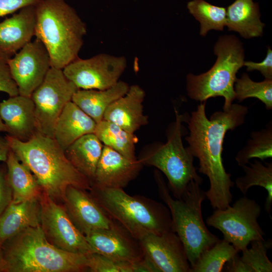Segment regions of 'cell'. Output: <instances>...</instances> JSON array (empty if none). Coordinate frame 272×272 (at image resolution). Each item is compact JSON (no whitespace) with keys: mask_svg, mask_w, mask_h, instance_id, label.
Masks as SVG:
<instances>
[{"mask_svg":"<svg viewBox=\"0 0 272 272\" xmlns=\"http://www.w3.org/2000/svg\"><path fill=\"white\" fill-rule=\"evenodd\" d=\"M261 212L255 200L244 195L232 206L215 209L206 223L220 231L224 240L241 251L251 241L264 239L265 233L257 221Z\"/></svg>","mask_w":272,"mask_h":272,"instance_id":"9","label":"cell"},{"mask_svg":"<svg viewBox=\"0 0 272 272\" xmlns=\"http://www.w3.org/2000/svg\"><path fill=\"white\" fill-rule=\"evenodd\" d=\"M231 244L219 240L211 247L202 252L190 272H220L225 263L239 253Z\"/></svg>","mask_w":272,"mask_h":272,"instance_id":"31","label":"cell"},{"mask_svg":"<svg viewBox=\"0 0 272 272\" xmlns=\"http://www.w3.org/2000/svg\"><path fill=\"white\" fill-rule=\"evenodd\" d=\"M2 262V246H0V271H1Z\"/></svg>","mask_w":272,"mask_h":272,"instance_id":"41","label":"cell"},{"mask_svg":"<svg viewBox=\"0 0 272 272\" xmlns=\"http://www.w3.org/2000/svg\"><path fill=\"white\" fill-rule=\"evenodd\" d=\"M41 202V226L51 243L63 250L85 255L95 253L66 211L51 197Z\"/></svg>","mask_w":272,"mask_h":272,"instance_id":"12","label":"cell"},{"mask_svg":"<svg viewBox=\"0 0 272 272\" xmlns=\"http://www.w3.org/2000/svg\"><path fill=\"white\" fill-rule=\"evenodd\" d=\"M263 164L255 159L253 163L241 166L245 174L237 177L234 184L242 193L245 195L248 189L253 186H259L267 191V196L264 208L270 216L272 203V162H265Z\"/></svg>","mask_w":272,"mask_h":272,"instance_id":"28","label":"cell"},{"mask_svg":"<svg viewBox=\"0 0 272 272\" xmlns=\"http://www.w3.org/2000/svg\"><path fill=\"white\" fill-rule=\"evenodd\" d=\"M5 137L11 150L30 169L49 197H63L69 186L91 189L90 181L73 165L53 138L39 133L27 141L9 134Z\"/></svg>","mask_w":272,"mask_h":272,"instance_id":"2","label":"cell"},{"mask_svg":"<svg viewBox=\"0 0 272 272\" xmlns=\"http://www.w3.org/2000/svg\"><path fill=\"white\" fill-rule=\"evenodd\" d=\"M0 132H6L8 133V129L4 122L3 121L0 115Z\"/></svg>","mask_w":272,"mask_h":272,"instance_id":"40","label":"cell"},{"mask_svg":"<svg viewBox=\"0 0 272 272\" xmlns=\"http://www.w3.org/2000/svg\"><path fill=\"white\" fill-rule=\"evenodd\" d=\"M234 87L235 99L239 102L253 97L262 102L267 110L272 109V79L256 82L247 74L243 73L240 78L236 79Z\"/></svg>","mask_w":272,"mask_h":272,"instance_id":"33","label":"cell"},{"mask_svg":"<svg viewBox=\"0 0 272 272\" xmlns=\"http://www.w3.org/2000/svg\"><path fill=\"white\" fill-rule=\"evenodd\" d=\"M63 197L67 214L84 235L93 231L110 229L116 222L93 196L87 194L84 189L69 186Z\"/></svg>","mask_w":272,"mask_h":272,"instance_id":"15","label":"cell"},{"mask_svg":"<svg viewBox=\"0 0 272 272\" xmlns=\"http://www.w3.org/2000/svg\"><path fill=\"white\" fill-rule=\"evenodd\" d=\"M78 89L65 77L62 69L50 67L43 82L31 96L39 133L53 138L58 117Z\"/></svg>","mask_w":272,"mask_h":272,"instance_id":"10","label":"cell"},{"mask_svg":"<svg viewBox=\"0 0 272 272\" xmlns=\"http://www.w3.org/2000/svg\"><path fill=\"white\" fill-rule=\"evenodd\" d=\"M91 189L108 214L137 240L150 234L174 231L170 212L163 203L141 195H130L122 188L92 186Z\"/></svg>","mask_w":272,"mask_h":272,"instance_id":"5","label":"cell"},{"mask_svg":"<svg viewBox=\"0 0 272 272\" xmlns=\"http://www.w3.org/2000/svg\"><path fill=\"white\" fill-rule=\"evenodd\" d=\"M7 176L12 191V200L19 202L38 197L41 187L30 169L10 150L6 161Z\"/></svg>","mask_w":272,"mask_h":272,"instance_id":"26","label":"cell"},{"mask_svg":"<svg viewBox=\"0 0 272 272\" xmlns=\"http://www.w3.org/2000/svg\"><path fill=\"white\" fill-rule=\"evenodd\" d=\"M175 120L167 130V141L157 143L139 158L143 165L154 166L163 173L168 188L175 198H180L192 180L201 184L203 179L193 164L194 157L184 148L182 137L188 134L182 124L189 116L179 114L174 108Z\"/></svg>","mask_w":272,"mask_h":272,"instance_id":"8","label":"cell"},{"mask_svg":"<svg viewBox=\"0 0 272 272\" xmlns=\"http://www.w3.org/2000/svg\"><path fill=\"white\" fill-rule=\"evenodd\" d=\"M145 92L138 85L129 87L127 92L113 102L106 109L103 119L117 124L132 133L148 123L144 114Z\"/></svg>","mask_w":272,"mask_h":272,"instance_id":"19","label":"cell"},{"mask_svg":"<svg viewBox=\"0 0 272 272\" xmlns=\"http://www.w3.org/2000/svg\"><path fill=\"white\" fill-rule=\"evenodd\" d=\"M40 0H0V17L15 13L31 5H36Z\"/></svg>","mask_w":272,"mask_h":272,"instance_id":"38","label":"cell"},{"mask_svg":"<svg viewBox=\"0 0 272 272\" xmlns=\"http://www.w3.org/2000/svg\"><path fill=\"white\" fill-rule=\"evenodd\" d=\"M11 56L0 51V92L10 97L19 94L18 87L11 75L9 61Z\"/></svg>","mask_w":272,"mask_h":272,"instance_id":"35","label":"cell"},{"mask_svg":"<svg viewBox=\"0 0 272 272\" xmlns=\"http://www.w3.org/2000/svg\"><path fill=\"white\" fill-rule=\"evenodd\" d=\"M0 115L12 137L27 141L39 133L31 97L19 94L3 100L0 102Z\"/></svg>","mask_w":272,"mask_h":272,"instance_id":"18","label":"cell"},{"mask_svg":"<svg viewBox=\"0 0 272 272\" xmlns=\"http://www.w3.org/2000/svg\"><path fill=\"white\" fill-rule=\"evenodd\" d=\"M243 65L247 67V71H259L266 79H272V51L268 47L266 56L261 62L256 63L250 61H244Z\"/></svg>","mask_w":272,"mask_h":272,"instance_id":"36","label":"cell"},{"mask_svg":"<svg viewBox=\"0 0 272 272\" xmlns=\"http://www.w3.org/2000/svg\"><path fill=\"white\" fill-rule=\"evenodd\" d=\"M96 124L91 117L70 101L56 122L53 139L64 151L80 138L94 133Z\"/></svg>","mask_w":272,"mask_h":272,"instance_id":"22","label":"cell"},{"mask_svg":"<svg viewBox=\"0 0 272 272\" xmlns=\"http://www.w3.org/2000/svg\"><path fill=\"white\" fill-rule=\"evenodd\" d=\"M12 200V191L8 181L7 172L0 168V216Z\"/></svg>","mask_w":272,"mask_h":272,"instance_id":"37","label":"cell"},{"mask_svg":"<svg viewBox=\"0 0 272 272\" xmlns=\"http://www.w3.org/2000/svg\"><path fill=\"white\" fill-rule=\"evenodd\" d=\"M129 85L119 81L112 87L105 90L78 89L72 101L96 123L103 119L107 108L128 90Z\"/></svg>","mask_w":272,"mask_h":272,"instance_id":"23","label":"cell"},{"mask_svg":"<svg viewBox=\"0 0 272 272\" xmlns=\"http://www.w3.org/2000/svg\"><path fill=\"white\" fill-rule=\"evenodd\" d=\"M155 179L161 198L170 212L174 231L182 242L190 267L201 254L219 239L207 228L202 216V203L206 198L200 184L191 181L180 198L172 197L162 176L157 172Z\"/></svg>","mask_w":272,"mask_h":272,"instance_id":"6","label":"cell"},{"mask_svg":"<svg viewBox=\"0 0 272 272\" xmlns=\"http://www.w3.org/2000/svg\"><path fill=\"white\" fill-rule=\"evenodd\" d=\"M35 36L44 45L51 67L63 69L78 57L86 24L65 0H40L35 5Z\"/></svg>","mask_w":272,"mask_h":272,"instance_id":"4","label":"cell"},{"mask_svg":"<svg viewBox=\"0 0 272 272\" xmlns=\"http://www.w3.org/2000/svg\"><path fill=\"white\" fill-rule=\"evenodd\" d=\"M139 241L145 257L157 272H190L183 244L174 231L148 234Z\"/></svg>","mask_w":272,"mask_h":272,"instance_id":"14","label":"cell"},{"mask_svg":"<svg viewBox=\"0 0 272 272\" xmlns=\"http://www.w3.org/2000/svg\"><path fill=\"white\" fill-rule=\"evenodd\" d=\"M103 145L108 147L131 160H137L134 133L123 129L111 121L103 119L97 123L94 133Z\"/></svg>","mask_w":272,"mask_h":272,"instance_id":"29","label":"cell"},{"mask_svg":"<svg viewBox=\"0 0 272 272\" xmlns=\"http://www.w3.org/2000/svg\"><path fill=\"white\" fill-rule=\"evenodd\" d=\"M41 213L38 197L11 201L0 216V246L25 229L41 225Z\"/></svg>","mask_w":272,"mask_h":272,"instance_id":"21","label":"cell"},{"mask_svg":"<svg viewBox=\"0 0 272 272\" xmlns=\"http://www.w3.org/2000/svg\"><path fill=\"white\" fill-rule=\"evenodd\" d=\"M143 166L138 159H129L104 145L92 186L123 189L137 176Z\"/></svg>","mask_w":272,"mask_h":272,"instance_id":"17","label":"cell"},{"mask_svg":"<svg viewBox=\"0 0 272 272\" xmlns=\"http://www.w3.org/2000/svg\"><path fill=\"white\" fill-rule=\"evenodd\" d=\"M214 51L217 58L210 70L199 75H187L186 91L191 99L200 102L212 97H223V110H227L235 99L234 86L236 74L243 66L244 49L236 37L225 35L219 37Z\"/></svg>","mask_w":272,"mask_h":272,"instance_id":"7","label":"cell"},{"mask_svg":"<svg viewBox=\"0 0 272 272\" xmlns=\"http://www.w3.org/2000/svg\"><path fill=\"white\" fill-rule=\"evenodd\" d=\"M11 149L6 137L0 135V162H6Z\"/></svg>","mask_w":272,"mask_h":272,"instance_id":"39","label":"cell"},{"mask_svg":"<svg viewBox=\"0 0 272 272\" xmlns=\"http://www.w3.org/2000/svg\"><path fill=\"white\" fill-rule=\"evenodd\" d=\"M85 236L95 253L108 258L130 262H137L145 258L139 241L117 221L110 229Z\"/></svg>","mask_w":272,"mask_h":272,"instance_id":"16","label":"cell"},{"mask_svg":"<svg viewBox=\"0 0 272 272\" xmlns=\"http://www.w3.org/2000/svg\"><path fill=\"white\" fill-rule=\"evenodd\" d=\"M35 5L24 7L0 22V51L11 56L35 36Z\"/></svg>","mask_w":272,"mask_h":272,"instance_id":"20","label":"cell"},{"mask_svg":"<svg viewBox=\"0 0 272 272\" xmlns=\"http://www.w3.org/2000/svg\"><path fill=\"white\" fill-rule=\"evenodd\" d=\"M1 271L78 272L88 269V255L66 251L47 239L41 225L29 227L2 245Z\"/></svg>","mask_w":272,"mask_h":272,"instance_id":"3","label":"cell"},{"mask_svg":"<svg viewBox=\"0 0 272 272\" xmlns=\"http://www.w3.org/2000/svg\"><path fill=\"white\" fill-rule=\"evenodd\" d=\"M189 12L200 24V34L207 35L211 30L223 31L226 22V9L204 0H193L187 5Z\"/></svg>","mask_w":272,"mask_h":272,"instance_id":"32","label":"cell"},{"mask_svg":"<svg viewBox=\"0 0 272 272\" xmlns=\"http://www.w3.org/2000/svg\"><path fill=\"white\" fill-rule=\"evenodd\" d=\"M258 5L253 0H235L226 10L229 31L238 32L244 38L261 36L264 24L260 20Z\"/></svg>","mask_w":272,"mask_h":272,"instance_id":"24","label":"cell"},{"mask_svg":"<svg viewBox=\"0 0 272 272\" xmlns=\"http://www.w3.org/2000/svg\"><path fill=\"white\" fill-rule=\"evenodd\" d=\"M9 64L19 95L28 97L43 82L51 67L46 49L36 38L11 57Z\"/></svg>","mask_w":272,"mask_h":272,"instance_id":"13","label":"cell"},{"mask_svg":"<svg viewBox=\"0 0 272 272\" xmlns=\"http://www.w3.org/2000/svg\"><path fill=\"white\" fill-rule=\"evenodd\" d=\"M206 103L200 102L186 122L189 132L185 138L186 148L199 161V173L209 178L210 187L205 192L206 198L215 209H224L233 200L231 188L234 182L231 174L224 166L222 153L227 132L242 125L248 113V108L232 104L227 110L214 112L209 119L206 113Z\"/></svg>","mask_w":272,"mask_h":272,"instance_id":"1","label":"cell"},{"mask_svg":"<svg viewBox=\"0 0 272 272\" xmlns=\"http://www.w3.org/2000/svg\"><path fill=\"white\" fill-rule=\"evenodd\" d=\"M126 66L124 56L103 53L86 59L78 57L62 71L79 89L105 90L119 81Z\"/></svg>","mask_w":272,"mask_h":272,"instance_id":"11","label":"cell"},{"mask_svg":"<svg viewBox=\"0 0 272 272\" xmlns=\"http://www.w3.org/2000/svg\"><path fill=\"white\" fill-rule=\"evenodd\" d=\"M103 146L94 133H89L78 139L64 151L69 160L91 185Z\"/></svg>","mask_w":272,"mask_h":272,"instance_id":"25","label":"cell"},{"mask_svg":"<svg viewBox=\"0 0 272 272\" xmlns=\"http://www.w3.org/2000/svg\"><path fill=\"white\" fill-rule=\"evenodd\" d=\"M251 247L241 251L227 261L223 269L226 272H271L272 263L267 256L271 247V241L264 239L250 242Z\"/></svg>","mask_w":272,"mask_h":272,"instance_id":"27","label":"cell"},{"mask_svg":"<svg viewBox=\"0 0 272 272\" xmlns=\"http://www.w3.org/2000/svg\"><path fill=\"white\" fill-rule=\"evenodd\" d=\"M88 269L92 272H155L145 258L137 262L112 259L98 253L88 255Z\"/></svg>","mask_w":272,"mask_h":272,"instance_id":"34","label":"cell"},{"mask_svg":"<svg viewBox=\"0 0 272 272\" xmlns=\"http://www.w3.org/2000/svg\"><path fill=\"white\" fill-rule=\"evenodd\" d=\"M270 120L265 127L251 133V138L246 145L237 153L235 160L238 166L247 165L252 158L264 162L272 157V122Z\"/></svg>","mask_w":272,"mask_h":272,"instance_id":"30","label":"cell"}]
</instances>
